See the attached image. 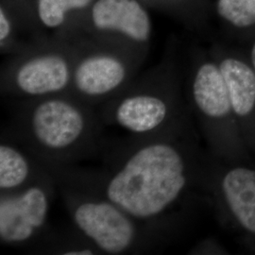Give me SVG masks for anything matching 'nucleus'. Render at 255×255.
Listing matches in <instances>:
<instances>
[{"mask_svg": "<svg viewBox=\"0 0 255 255\" xmlns=\"http://www.w3.org/2000/svg\"><path fill=\"white\" fill-rule=\"evenodd\" d=\"M228 89L232 108L235 113L245 117L255 106V75L247 64L226 59L219 65Z\"/></svg>", "mask_w": 255, "mask_h": 255, "instance_id": "9b49d317", "label": "nucleus"}, {"mask_svg": "<svg viewBox=\"0 0 255 255\" xmlns=\"http://www.w3.org/2000/svg\"><path fill=\"white\" fill-rule=\"evenodd\" d=\"M56 193V182L46 169L23 189L0 193L1 245L27 246L44 237Z\"/></svg>", "mask_w": 255, "mask_h": 255, "instance_id": "20e7f679", "label": "nucleus"}, {"mask_svg": "<svg viewBox=\"0 0 255 255\" xmlns=\"http://www.w3.org/2000/svg\"><path fill=\"white\" fill-rule=\"evenodd\" d=\"M91 18L97 29L119 33L136 45H144L150 38L151 21L137 0H97Z\"/></svg>", "mask_w": 255, "mask_h": 255, "instance_id": "0eeeda50", "label": "nucleus"}, {"mask_svg": "<svg viewBox=\"0 0 255 255\" xmlns=\"http://www.w3.org/2000/svg\"><path fill=\"white\" fill-rule=\"evenodd\" d=\"M192 96L196 108L207 119H222L232 108L220 68L212 63H204L198 68L192 85Z\"/></svg>", "mask_w": 255, "mask_h": 255, "instance_id": "1a4fd4ad", "label": "nucleus"}, {"mask_svg": "<svg viewBox=\"0 0 255 255\" xmlns=\"http://www.w3.org/2000/svg\"><path fill=\"white\" fill-rule=\"evenodd\" d=\"M54 179L74 228L101 255H142L154 244L157 229L129 215L104 196L64 176Z\"/></svg>", "mask_w": 255, "mask_h": 255, "instance_id": "7ed1b4c3", "label": "nucleus"}, {"mask_svg": "<svg viewBox=\"0 0 255 255\" xmlns=\"http://www.w3.org/2000/svg\"><path fill=\"white\" fill-rule=\"evenodd\" d=\"M222 189L230 209L244 228L255 234V171L238 167L226 174Z\"/></svg>", "mask_w": 255, "mask_h": 255, "instance_id": "9d476101", "label": "nucleus"}, {"mask_svg": "<svg viewBox=\"0 0 255 255\" xmlns=\"http://www.w3.org/2000/svg\"><path fill=\"white\" fill-rule=\"evenodd\" d=\"M130 62L111 50H92L75 59L70 94L93 107L113 99L129 84Z\"/></svg>", "mask_w": 255, "mask_h": 255, "instance_id": "423d86ee", "label": "nucleus"}, {"mask_svg": "<svg viewBox=\"0 0 255 255\" xmlns=\"http://www.w3.org/2000/svg\"><path fill=\"white\" fill-rule=\"evenodd\" d=\"M76 229V228H75ZM46 251L48 254L62 255H99V249L82 235L77 229L73 235L67 234L64 237H52L48 241Z\"/></svg>", "mask_w": 255, "mask_h": 255, "instance_id": "ddd939ff", "label": "nucleus"}, {"mask_svg": "<svg viewBox=\"0 0 255 255\" xmlns=\"http://www.w3.org/2000/svg\"><path fill=\"white\" fill-rule=\"evenodd\" d=\"M219 15L237 27L255 24V0H219Z\"/></svg>", "mask_w": 255, "mask_h": 255, "instance_id": "4468645a", "label": "nucleus"}, {"mask_svg": "<svg viewBox=\"0 0 255 255\" xmlns=\"http://www.w3.org/2000/svg\"><path fill=\"white\" fill-rule=\"evenodd\" d=\"M3 133L0 142V193L18 191L36 181L46 169L24 146Z\"/></svg>", "mask_w": 255, "mask_h": 255, "instance_id": "6e6552de", "label": "nucleus"}, {"mask_svg": "<svg viewBox=\"0 0 255 255\" xmlns=\"http://www.w3.org/2000/svg\"><path fill=\"white\" fill-rule=\"evenodd\" d=\"M164 132L165 128L145 135L106 138L100 168L38 161L49 172L81 183L158 228L188 184L184 154Z\"/></svg>", "mask_w": 255, "mask_h": 255, "instance_id": "f257e3e1", "label": "nucleus"}, {"mask_svg": "<svg viewBox=\"0 0 255 255\" xmlns=\"http://www.w3.org/2000/svg\"><path fill=\"white\" fill-rule=\"evenodd\" d=\"M91 2L92 0H38V17L45 27L57 28L64 24L69 11L85 9Z\"/></svg>", "mask_w": 255, "mask_h": 255, "instance_id": "f8f14e48", "label": "nucleus"}, {"mask_svg": "<svg viewBox=\"0 0 255 255\" xmlns=\"http://www.w3.org/2000/svg\"><path fill=\"white\" fill-rule=\"evenodd\" d=\"M19 101L5 133L33 156L57 164L101 157L107 137L96 107L71 94Z\"/></svg>", "mask_w": 255, "mask_h": 255, "instance_id": "f03ea898", "label": "nucleus"}, {"mask_svg": "<svg viewBox=\"0 0 255 255\" xmlns=\"http://www.w3.org/2000/svg\"><path fill=\"white\" fill-rule=\"evenodd\" d=\"M75 59L65 50L32 52L9 69L2 93L20 100L70 94Z\"/></svg>", "mask_w": 255, "mask_h": 255, "instance_id": "39448f33", "label": "nucleus"}, {"mask_svg": "<svg viewBox=\"0 0 255 255\" xmlns=\"http://www.w3.org/2000/svg\"><path fill=\"white\" fill-rule=\"evenodd\" d=\"M11 34V24L8 14L3 8L0 9V42L4 47Z\"/></svg>", "mask_w": 255, "mask_h": 255, "instance_id": "2eb2a0df", "label": "nucleus"}, {"mask_svg": "<svg viewBox=\"0 0 255 255\" xmlns=\"http://www.w3.org/2000/svg\"><path fill=\"white\" fill-rule=\"evenodd\" d=\"M252 58H253V63H254V65H255V45L254 46V48H253V52H252Z\"/></svg>", "mask_w": 255, "mask_h": 255, "instance_id": "dca6fc26", "label": "nucleus"}]
</instances>
